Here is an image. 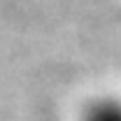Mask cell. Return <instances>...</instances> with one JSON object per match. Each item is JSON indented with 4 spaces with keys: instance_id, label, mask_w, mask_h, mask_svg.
Listing matches in <instances>:
<instances>
[{
    "instance_id": "cell-1",
    "label": "cell",
    "mask_w": 121,
    "mask_h": 121,
    "mask_svg": "<svg viewBox=\"0 0 121 121\" xmlns=\"http://www.w3.org/2000/svg\"><path fill=\"white\" fill-rule=\"evenodd\" d=\"M82 121H121V100L112 95L91 100L82 114Z\"/></svg>"
}]
</instances>
